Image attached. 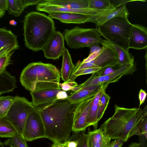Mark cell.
I'll return each instance as SVG.
<instances>
[{
  "label": "cell",
  "mask_w": 147,
  "mask_h": 147,
  "mask_svg": "<svg viewBox=\"0 0 147 147\" xmlns=\"http://www.w3.org/2000/svg\"><path fill=\"white\" fill-rule=\"evenodd\" d=\"M78 104L65 98L35 107L44 124L45 138L61 143L69 139Z\"/></svg>",
  "instance_id": "6da1fadb"
},
{
  "label": "cell",
  "mask_w": 147,
  "mask_h": 147,
  "mask_svg": "<svg viewBox=\"0 0 147 147\" xmlns=\"http://www.w3.org/2000/svg\"><path fill=\"white\" fill-rule=\"evenodd\" d=\"M147 116L146 105L142 109L140 108H125L115 105L113 115L100 127L111 140H119L125 142L134 136L142 135L140 125Z\"/></svg>",
  "instance_id": "7a4b0ae2"
},
{
  "label": "cell",
  "mask_w": 147,
  "mask_h": 147,
  "mask_svg": "<svg viewBox=\"0 0 147 147\" xmlns=\"http://www.w3.org/2000/svg\"><path fill=\"white\" fill-rule=\"evenodd\" d=\"M23 29L25 45L34 52L42 50L56 31L53 19L35 11L25 16Z\"/></svg>",
  "instance_id": "3957f363"
},
{
  "label": "cell",
  "mask_w": 147,
  "mask_h": 147,
  "mask_svg": "<svg viewBox=\"0 0 147 147\" xmlns=\"http://www.w3.org/2000/svg\"><path fill=\"white\" fill-rule=\"evenodd\" d=\"M60 71L54 65L42 62H32L22 70L20 82L25 88L33 91L36 84L43 82L60 83Z\"/></svg>",
  "instance_id": "277c9868"
},
{
  "label": "cell",
  "mask_w": 147,
  "mask_h": 147,
  "mask_svg": "<svg viewBox=\"0 0 147 147\" xmlns=\"http://www.w3.org/2000/svg\"><path fill=\"white\" fill-rule=\"evenodd\" d=\"M127 18H114L98 26V29L106 40L129 51V39L132 24Z\"/></svg>",
  "instance_id": "5b68a950"
},
{
  "label": "cell",
  "mask_w": 147,
  "mask_h": 147,
  "mask_svg": "<svg viewBox=\"0 0 147 147\" xmlns=\"http://www.w3.org/2000/svg\"><path fill=\"white\" fill-rule=\"evenodd\" d=\"M63 35L68 46L74 49L89 47L94 42L99 43L102 39L98 28H85L76 26L65 29Z\"/></svg>",
  "instance_id": "8992f818"
},
{
  "label": "cell",
  "mask_w": 147,
  "mask_h": 147,
  "mask_svg": "<svg viewBox=\"0 0 147 147\" xmlns=\"http://www.w3.org/2000/svg\"><path fill=\"white\" fill-rule=\"evenodd\" d=\"M14 97L13 103L5 117L12 123L19 133L22 135L27 117L35 107L26 98L17 96Z\"/></svg>",
  "instance_id": "52a82bcc"
},
{
  "label": "cell",
  "mask_w": 147,
  "mask_h": 147,
  "mask_svg": "<svg viewBox=\"0 0 147 147\" xmlns=\"http://www.w3.org/2000/svg\"><path fill=\"white\" fill-rule=\"evenodd\" d=\"M99 43L102 45L103 48L98 55L93 60L86 63L78 61L75 66L72 73L87 68H102L118 62L117 53L111 43L106 40L102 39Z\"/></svg>",
  "instance_id": "ba28073f"
},
{
  "label": "cell",
  "mask_w": 147,
  "mask_h": 147,
  "mask_svg": "<svg viewBox=\"0 0 147 147\" xmlns=\"http://www.w3.org/2000/svg\"><path fill=\"white\" fill-rule=\"evenodd\" d=\"M59 84L54 82L37 84L34 90L30 92L33 106L36 107L58 99V96L59 93L64 91L59 86Z\"/></svg>",
  "instance_id": "9c48e42d"
},
{
  "label": "cell",
  "mask_w": 147,
  "mask_h": 147,
  "mask_svg": "<svg viewBox=\"0 0 147 147\" xmlns=\"http://www.w3.org/2000/svg\"><path fill=\"white\" fill-rule=\"evenodd\" d=\"M136 70V65L134 63L131 65L129 64L124 65L117 71L108 75L98 76L94 73L84 82L74 88L71 90L75 92L85 87L116 82L123 76L132 74Z\"/></svg>",
  "instance_id": "30bf717a"
},
{
  "label": "cell",
  "mask_w": 147,
  "mask_h": 147,
  "mask_svg": "<svg viewBox=\"0 0 147 147\" xmlns=\"http://www.w3.org/2000/svg\"><path fill=\"white\" fill-rule=\"evenodd\" d=\"M22 135L26 142L45 137L44 124L35 108L29 114L26 121Z\"/></svg>",
  "instance_id": "8fae6325"
},
{
  "label": "cell",
  "mask_w": 147,
  "mask_h": 147,
  "mask_svg": "<svg viewBox=\"0 0 147 147\" xmlns=\"http://www.w3.org/2000/svg\"><path fill=\"white\" fill-rule=\"evenodd\" d=\"M129 15L126 4L116 8L110 4L106 8L100 11L94 15L90 16L87 22L93 23L98 27L114 18L118 17L128 18Z\"/></svg>",
  "instance_id": "7c38bea8"
},
{
  "label": "cell",
  "mask_w": 147,
  "mask_h": 147,
  "mask_svg": "<svg viewBox=\"0 0 147 147\" xmlns=\"http://www.w3.org/2000/svg\"><path fill=\"white\" fill-rule=\"evenodd\" d=\"M65 48L63 35L55 31L42 50L46 59L55 60L62 56Z\"/></svg>",
  "instance_id": "4fadbf2b"
},
{
  "label": "cell",
  "mask_w": 147,
  "mask_h": 147,
  "mask_svg": "<svg viewBox=\"0 0 147 147\" xmlns=\"http://www.w3.org/2000/svg\"><path fill=\"white\" fill-rule=\"evenodd\" d=\"M94 96L78 104L74 115L72 128V131L74 132H84L89 127L87 123V119L90 107Z\"/></svg>",
  "instance_id": "5bb4252c"
},
{
  "label": "cell",
  "mask_w": 147,
  "mask_h": 147,
  "mask_svg": "<svg viewBox=\"0 0 147 147\" xmlns=\"http://www.w3.org/2000/svg\"><path fill=\"white\" fill-rule=\"evenodd\" d=\"M129 47L137 50L147 47V28L139 24H132L129 39Z\"/></svg>",
  "instance_id": "9a60e30c"
},
{
  "label": "cell",
  "mask_w": 147,
  "mask_h": 147,
  "mask_svg": "<svg viewBox=\"0 0 147 147\" xmlns=\"http://www.w3.org/2000/svg\"><path fill=\"white\" fill-rule=\"evenodd\" d=\"M103 84L82 88L73 92L65 98L72 103L78 104L82 101L94 96Z\"/></svg>",
  "instance_id": "2e32d148"
},
{
  "label": "cell",
  "mask_w": 147,
  "mask_h": 147,
  "mask_svg": "<svg viewBox=\"0 0 147 147\" xmlns=\"http://www.w3.org/2000/svg\"><path fill=\"white\" fill-rule=\"evenodd\" d=\"M48 16L52 19H57L64 23L78 24L87 22L90 16L78 13L56 12L49 13Z\"/></svg>",
  "instance_id": "e0dca14e"
},
{
  "label": "cell",
  "mask_w": 147,
  "mask_h": 147,
  "mask_svg": "<svg viewBox=\"0 0 147 147\" xmlns=\"http://www.w3.org/2000/svg\"><path fill=\"white\" fill-rule=\"evenodd\" d=\"M36 9L39 11H44L48 13L51 12H63L75 13L91 16L97 13L101 10H95L89 8L84 9H73L49 6L38 4Z\"/></svg>",
  "instance_id": "ac0fdd59"
},
{
  "label": "cell",
  "mask_w": 147,
  "mask_h": 147,
  "mask_svg": "<svg viewBox=\"0 0 147 147\" xmlns=\"http://www.w3.org/2000/svg\"><path fill=\"white\" fill-rule=\"evenodd\" d=\"M89 0H41L39 3L73 9L88 8Z\"/></svg>",
  "instance_id": "d6986e66"
},
{
  "label": "cell",
  "mask_w": 147,
  "mask_h": 147,
  "mask_svg": "<svg viewBox=\"0 0 147 147\" xmlns=\"http://www.w3.org/2000/svg\"><path fill=\"white\" fill-rule=\"evenodd\" d=\"M109 84L104 83L98 91L94 96L90 107L87 123L89 126H93L94 130L97 129L98 123L97 118L98 103L103 91L106 90Z\"/></svg>",
  "instance_id": "ffe728a7"
},
{
  "label": "cell",
  "mask_w": 147,
  "mask_h": 147,
  "mask_svg": "<svg viewBox=\"0 0 147 147\" xmlns=\"http://www.w3.org/2000/svg\"><path fill=\"white\" fill-rule=\"evenodd\" d=\"M87 134L89 147H105L111 142L109 137L100 127L89 131Z\"/></svg>",
  "instance_id": "44dd1931"
},
{
  "label": "cell",
  "mask_w": 147,
  "mask_h": 147,
  "mask_svg": "<svg viewBox=\"0 0 147 147\" xmlns=\"http://www.w3.org/2000/svg\"><path fill=\"white\" fill-rule=\"evenodd\" d=\"M6 46L10 47L13 51L19 49L17 36L11 30L0 28V48Z\"/></svg>",
  "instance_id": "7402d4cb"
},
{
  "label": "cell",
  "mask_w": 147,
  "mask_h": 147,
  "mask_svg": "<svg viewBox=\"0 0 147 147\" xmlns=\"http://www.w3.org/2000/svg\"><path fill=\"white\" fill-rule=\"evenodd\" d=\"M62 56L63 60L60 74L62 80L65 82L70 78L75 65L67 49L65 48Z\"/></svg>",
  "instance_id": "603a6c76"
},
{
  "label": "cell",
  "mask_w": 147,
  "mask_h": 147,
  "mask_svg": "<svg viewBox=\"0 0 147 147\" xmlns=\"http://www.w3.org/2000/svg\"><path fill=\"white\" fill-rule=\"evenodd\" d=\"M16 77L6 71L0 75V94L13 92L17 87Z\"/></svg>",
  "instance_id": "cb8c5ba5"
},
{
  "label": "cell",
  "mask_w": 147,
  "mask_h": 147,
  "mask_svg": "<svg viewBox=\"0 0 147 147\" xmlns=\"http://www.w3.org/2000/svg\"><path fill=\"white\" fill-rule=\"evenodd\" d=\"M19 133L17 129L5 117L0 118V137L10 138Z\"/></svg>",
  "instance_id": "d4e9b609"
},
{
  "label": "cell",
  "mask_w": 147,
  "mask_h": 147,
  "mask_svg": "<svg viewBox=\"0 0 147 147\" xmlns=\"http://www.w3.org/2000/svg\"><path fill=\"white\" fill-rule=\"evenodd\" d=\"M110 42L117 53L118 57V62L119 63L123 65L129 64L131 65L134 64V57L129 53V51Z\"/></svg>",
  "instance_id": "484cf974"
},
{
  "label": "cell",
  "mask_w": 147,
  "mask_h": 147,
  "mask_svg": "<svg viewBox=\"0 0 147 147\" xmlns=\"http://www.w3.org/2000/svg\"><path fill=\"white\" fill-rule=\"evenodd\" d=\"M7 10L9 13L18 17L25 8L23 0H7Z\"/></svg>",
  "instance_id": "4316f807"
},
{
  "label": "cell",
  "mask_w": 147,
  "mask_h": 147,
  "mask_svg": "<svg viewBox=\"0 0 147 147\" xmlns=\"http://www.w3.org/2000/svg\"><path fill=\"white\" fill-rule=\"evenodd\" d=\"M23 135L18 133L9 138L3 142L5 146L13 147H28Z\"/></svg>",
  "instance_id": "83f0119b"
},
{
  "label": "cell",
  "mask_w": 147,
  "mask_h": 147,
  "mask_svg": "<svg viewBox=\"0 0 147 147\" xmlns=\"http://www.w3.org/2000/svg\"><path fill=\"white\" fill-rule=\"evenodd\" d=\"M110 98V96L106 93L105 90H104L102 92L98 103L97 116V119L98 122L103 117L107 107Z\"/></svg>",
  "instance_id": "f1b7e54d"
},
{
  "label": "cell",
  "mask_w": 147,
  "mask_h": 147,
  "mask_svg": "<svg viewBox=\"0 0 147 147\" xmlns=\"http://www.w3.org/2000/svg\"><path fill=\"white\" fill-rule=\"evenodd\" d=\"M14 97L11 96H0V118L5 117L13 103Z\"/></svg>",
  "instance_id": "f546056e"
},
{
  "label": "cell",
  "mask_w": 147,
  "mask_h": 147,
  "mask_svg": "<svg viewBox=\"0 0 147 147\" xmlns=\"http://www.w3.org/2000/svg\"><path fill=\"white\" fill-rule=\"evenodd\" d=\"M74 133L71 136L77 141L76 147H89L87 134L83 131Z\"/></svg>",
  "instance_id": "4dcf8cb0"
},
{
  "label": "cell",
  "mask_w": 147,
  "mask_h": 147,
  "mask_svg": "<svg viewBox=\"0 0 147 147\" xmlns=\"http://www.w3.org/2000/svg\"><path fill=\"white\" fill-rule=\"evenodd\" d=\"M123 65L117 62L114 64L102 68L95 73L96 75L98 76L108 75L117 71Z\"/></svg>",
  "instance_id": "1f68e13d"
},
{
  "label": "cell",
  "mask_w": 147,
  "mask_h": 147,
  "mask_svg": "<svg viewBox=\"0 0 147 147\" xmlns=\"http://www.w3.org/2000/svg\"><path fill=\"white\" fill-rule=\"evenodd\" d=\"M110 4L109 0H89L88 8L101 10L107 8Z\"/></svg>",
  "instance_id": "d6a6232c"
},
{
  "label": "cell",
  "mask_w": 147,
  "mask_h": 147,
  "mask_svg": "<svg viewBox=\"0 0 147 147\" xmlns=\"http://www.w3.org/2000/svg\"><path fill=\"white\" fill-rule=\"evenodd\" d=\"M101 69V68L98 67H93L85 68L77 70L72 73L70 79L75 81V79L80 76L89 74H93Z\"/></svg>",
  "instance_id": "836d02e7"
},
{
  "label": "cell",
  "mask_w": 147,
  "mask_h": 147,
  "mask_svg": "<svg viewBox=\"0 0 147 147\" xmlns=\"http://www.w3.org/2000/svg\"><path fill=\"white\" fill-rule=\"evenodd\" d=\"M14 51H11L0 58V75L6 71L7 67L10 64L11 56Z\"/></svg>",
  "instance_id": "e575fe53"
},
{
  "label": "cell",
  "mask_w": 147,
  "mask_h": 147,
  "mask_svg": "<svg viewBox=\"0 0 147 147\" xmlns=\"http://www.w3.org/2000/svg\"><path fill=\"white\" fill-rule=\"evenodd\" d=\"M59 85L61 89L65 92L71 90L73 88L78 85L75 81L70 79L62 83H59Z\"/></svg>",
  "instance_id": "d590c367"
},
{
  "label": "cell",
  "mask_w": 147,
  "mask_h": 147,
  "mask_svg": "<svg viewBox=\"0 0 147 147\" xmlns=\"http://www.w3.org/2000/svg\"><path fill=\"white\" fill-rule=\"evenodd\" d=\"M98 42H94L92 43L89 47L90 51L89 55L92 54L98 53L102 49V47H100Z\"/></svg>",
  "instance_id": "8d00e7d4"
},
{
  "label": "cell",
  "mask_w": 147,
  "mask_h": 147,
  "mask_svg": "<svg viewBox=\"0 0 147 147\" xmlns=\"http://www.w3.org/2000/svg\"><path fill=\"white\" fill-rule=\"evenodd\" d=\"M110 4L115 8L119 7L122 5L128 3L136 1L131 0H109Z\"/></svg>",
  "instance_id": "74e56055"
},
{
  "label": "cell",
  "mask_w": 147,
  "mask_h": 147,
  "mask_svg": "<svg viewBox=\"0 0 147 147\" xmlns=\"http://www.w3.org/2000/svg\"><path fill=\"white\" fill-rule=\"evenodd\" d=\"M146 95L147 93L145 91L142 89H140L138 94V98L140 102L139 107L144 103L146 98Z\"/></svg>",
  "instance_id": "f35d334b"
},
{
  "label": "cell",
  "mask_w": 147,
  "mask_h": 147,
  "mask_svg": "<svg viewBox=\"0 0 147 147\" xmlns=\"http://www.w3.org/2000/svg\"><path fill=\"white\" fill-rule=\"evenodd\" d=\"M140 130L142 134L144 135L147 139V117L142 123L140 127Z\"/></svg>",
  "instance_id": "ab89813d"
},
{
  "label": "cell",
  "mask_w": 147,
  "mask_h": 147,
  "mask_svg": "<svg viewBox=\"0 0 147 147\" xmlns=\"http://www.w3.org/2000/svg\"><path fill=\"white\" fill-rule=\"evenodd\" d=\"M124 142L119 140H115L112 141L105 147H121Z\"/></svg>",
  "instance_id": "60d3db41"
},
{
  "label": "cell",
  "mask_w": 147,
  "mask_h": 147,
  "mask_svg": "<svg viewBox=\"0 0 147 147\" xmlns=\"http://www.w3.org/2000/svg\"><path fill=\"white\" fill-rule=\"evenodd\" d=\"M41 0H23L25 8L30 5H37Z\"/></svg>",
  "instance_id": "b9f144b4"
},
{
  "label": "cell",
  "mask_w": 147,
  "mask_h": 147,
  "mask_svg": "<svg viewBox=\"0 0 147 147\" xmlns=\"http://www.w3.org/2000/svg\"><path fill=\"white\" fill-rule=\"evenodd\" d=\"M13 51H14L9 47H4L0 48V58Z\"/></svg>",
  "instance_id": "7bdbcfd3"
},
{
  "label": "cell",
  "mask_w": 147,
  "mask_h": 147,
  "mask_svg": "<svg viewBox=\"0 0 147 147\" xmlns=\"http://www.w3.org/2000/svg\"><path fill=\"white\" fill-rule=\"evenodd\" d=\"M139 139L140 147H147V139L144 135L142 134L139 136Z\"/></svg>",
  "instance_id": "ee69618b"
},
{
  "label": "cell",
  "mask_w": 147,
  "mask_h": 147,
  "mask_svg": "<svg viewBox=\"0 0 147 147\" xmlns=\"http://www.w3.org/2000/svg\"><path fill=\"white\" fill-rule=\"evenodd\" d=\"M7 0H0V11L5 12L7 9Z\"/></svg>",
  "instance_id": "f6af8a7d"
},
{
  "label": "cell",
  "mask_w": 147,
  "mask_h": 147,
  "mask_svg": "<svg viewBox=\"0 0 147 147\" xmlns=\"http://www.w3.org/2000/svg\"><path fill=\"white\" fill-rule=\"evenodd\" d=\"M51 147H67L65 142L61 143L54 142Z\"/></svg>",
  "instance_id": "bcb514c9"
},
{
  "label": "cell",
  "mask_w": 147,
  "mask_h": 147,
  "mask_svg": "<svg viewBox=\"0 0 147 147\" xmlns=\"http://www.w3.org/2000/svg\"><path fill=\"white\" fill-rule=\"evenodd\" d=\"M140 145L139 143L132 142L127 147H140Z\"/></svg>",
  "instance_id": "7dc6e473"
},
{
  "label": "cell",
  "mask_w": 147,
  "mask_h": 147,
  "mask_svg": "<svg viewBox=\"0 0 147 147\" xmlns=\"http://www.w3.org/2000/svg\"><path fill=\"white\" fill-rule=\"evenodd\" d=\"M9 23L10 25L13 26H16L17 24V22L14 20H11Z\"/></svg>",
  "instance_id": "c3c4849f"
},
{
  "label": "cell",
  "mask_w": 147,
  "mask_h": 147,
  "mask_svg": "<svg viewBox=\"0 0 147 147\" xmlns=\"http://www.w3.org/2000/svg\"><path fill=\"white\" fill-rule=\"evenodd\" d=\"M5 12L0 11V18L2 17L5 15Z\"/></svg>",
  "instance_id": "681fc988"
},
{
  "label": "cell",
  "mask_w": 147,
  "mask_h": 147,
  "mask_svg": "<svg viewBox=\"0 0 147 147\" xmlns=\"http://www.w3.org/2000/svg\"><path fill=\"white\" fill-rule=\"evenodd\" d=\"M5 146L3 142H2L0 140V147H5Z\"/></svg>",
  "instance_id": "f907efd6"
},
{
  "label": "cell",
  "mask_w": 147,
  "mask_h": 147,
  "mask_svg": "<svg viewBox=\"0 0 147 147\" xmlns=\"http://www.w3.org/2000/svg\"><path fill=\"white\" fill-rule=\"evenodd\" d=\"M1 95V94H0V96Z\"/></svg>",
  "instance_id": "816d5d0a"
},
{
  "label": "cell",
  "mask_w": 147,
  "mask_h": 147,
  "mask_svg": "<svg viewBox=\"0 0 147 147\" xmlns=\"http://www.w3.org/2000/svg\"><path fill=\"white\" fill-rule=\"evenodd\" d=\"M12 147V146H11V147Z\"/></svg>",
  "instance_id": "f5cc1de1"
}]
</instances>
